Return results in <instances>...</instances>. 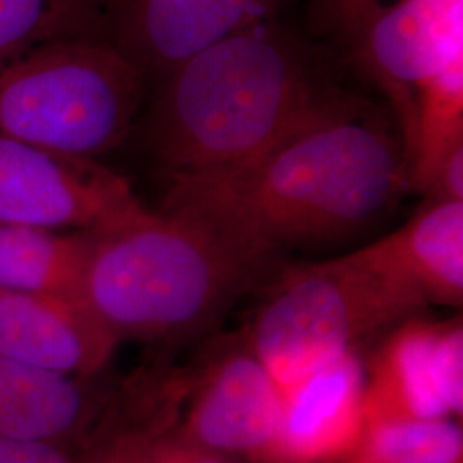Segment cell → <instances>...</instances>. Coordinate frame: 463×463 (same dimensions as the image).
Returning <instances> with one entry per match:
<instances>
[{"label":"cell","mask_w":463,"mask_h":463,"mask_svg":"<svg viewBox=\"0 0 463 463\" xmlns=\"http://www.w3.org/2000/svg\"><path fill=\"white\" fill-rule=\"evenodd\" d=\"M166 177L160 212L196 222L265 269L285 248L333 242L380 220L411 185V166L388 117L333 93L248 160Z\"/></svg>","instance_id":"cell-1"},{"label":"cell","mask_w":463,"mask_h":463,"mask_svg":"<svg viewBox=\"0 0 463 463\" xmlns=\"http://www.w3.org/2000/svg\"><path fill=\"white\" fill-rule=\"evenodd\" d=\"M160 81L143 139L166 175L241 164L333 95L298 43L269 21L201 50Z\"/></svg>","instance_id":"cell-2"},{"label":"cell","mask_w":463,"mask_h":463,"mask_svg":"<svg viewBox=\"0 0 463 463\" xmlns=\"http://www.w3.org/2000/svg\"><path fill=\"white\" fill-rule=\"evenodd\" d=\"M265 269L184 216L141 208L88 232L78 298L122 344L194 335Z\"/></svg>","instance_id":"cell-3"},{"label":"cell","mask_w":463,"mask_h":463,"mask_svg":"<svg viewBox=\"0 0 463 463\" xmlns=\"http://www.w3.org/2000/svg\"><path fill=\"white\" fill-rule=\"evenodd\" d=\"M146 83L112 40L34 47L0 62V134L97 160L133 131Z\"/></svg>","instance_id":"cell-4"},{"label":"cell","mask_w":463,"mask_h":463,"mask_svg":"<svg viewBox=\"0 0 463 463\" xmlns=\"http://www.w3.org/2000/svg\"><path fill=\"white\" fill-rule=\"evenodd\" d=\"M424 307L363 248L281 275L250 326L249 347L283 392Z\"/></svg>","instance_id":"cell-5"},{"label":"cell","mask_w":463,"mask_h":463,"mask_svg":"<svg viewBox=\"0 0 463 463\" xmlns=\"http://www.w3.org/2000/svg\"><path fill=\"white\" fill-rule=\"evenodd\" d=\"M141 208L129 181L97 160L0 134V223L88 233Z\"/></svg>","instance_id":"cell-6"},{"label":"cell","mask_w":463,"mask_h":463,"mask_svg":"<svg viewBox=\"0 0 463 463\" xmlns=\"http://www.w3.org/2000/svg\"><path fill=\"white\" fill-rule=\"evenodd\" d=\"M357 34L364 66L390 95L403 133L417 99L463 66V0H398Z\"/></svg>","instance_id":"cell-7"},{"label":"cell","mask_w":463,"mask_h":463,"mask_svg":"<svg viewBox=\"0 0 463 463\" xmlns=\"http://www.w3.org/2000/svg\"><path fill=\"white\" fill-rule=\"evenodd\" d=\"M462 411V321L403 325L378 352L365 378V424L448 419Z\"/></svg>","instance_id":"cell-8"},{"label":"cell","mask_w":463,"mask_h":463,"mask_svg":"<svg viewBox=\"0 0 463 463\" xmlns=\"http://www.w3.org/2000/svg\"><path fill=\"white\" fill-rule=\"evenodd\" d=\"M279 0H122L114 43L146 80L165 78L187 59L269 21Z\"/></svg>","instance_id":"cell-9"},{"label":"cell","mask_w":463,"mask_h":463,"mask_svg":"<svg viewBox=\"0 0 463 463\" xmlns=\"http://www.w3.org/2000/svg\"><path fill=\"white\" fill-rule=\"evenodd\" d=\"M118 345L81 298L0 292V359L93 380Z\"/></svg>","instance_id":"cell-10"},{"label":"cell","mask_w":463,"mask_h":463,"mask_svg":"<svg viewBox=\"0 0 463 463\" xmlns=\"http://www.w3.org/2000/svg\"><path fill=\"white\" fill-rule=\"evenodd\" d=\"M281 419V390L256 354L229 348L196 383L187 415L189 443L268 458Z\"/></svg>","instance_id":"cell-11"},{"label":"cell","mask_w":463,"mask_h":463,"mask_svg":"<svg viewBox=\"0 0 463 463\" xmlns=\"http://www.w3.org/2000/svg\"><path fill=\"white\" fill-rule=\"evenodd\" d=\"M364 390L355 350L283 390L280 428L268 460L331 463L350 457L365 430Z\"/></svg>","instance_id":"cell-12"},{"label":"cell","mask_w":463,"mask_h":463,"mask_svg":"<svg viewBox=\"0 0 463 463\" xmlns=\"http://www.w3.org/2000/svg\"><path fill=\"white\" fill-rule=\"evenodd\" d=\"M426 306L463 298V201L430 199L403 227L367 246Z\"/></svg>","instance_id":"cell-13"},{"label":"cell","mask_w":463,"mask_h":463,"mask_svg":"<svg viewBox=\"0 0 463 463\" xmlns=\"http://www.w3.org/2000/svg\"><path fill=\"white\" fill-rule=\"evenodd\" d=\"M95 380L66 378L0 359V439L71 447L101 409Z\"/></svg>","instance_id":"cell-14"},{"label":"cell","mask_w":463,"mask_h":463,"mask_svg":"<svg viewBox=\"0 0 463 463\" xmlns=\"http://www.w3.org/2000/svg\"><path fill=\"white\" fill-rule=\"evenodd\" d=\"M86 248V232L0 223V292L78 298Z\"/></svg>","instance_id":"cell-15"},{"label":"cell","mask_w":463,"mask_h":463,"mask_svg":"<svg viewBox=\"0 0 463 463\" xmlns=\"http://www.w3.org/2000/svg\"><path fill=\"white\" fill-rule=\"evenodd\" d=\"M122 0H0V62L62 40H112Z\"/></svg>","instance_id":"cell-16"},{"label":"cell","mask_w":463,"mask_h":463,"mask_svg":"<svg viewBox=\"0 0 463 463\" xmlns=\"http://www.w3.org/2000/svg\"><path fill=\"white\" fill-rule=\"evenodd\" d=\"M463 432L449 419L365 424L350 463H462Z\"/></svg>","instance_id":"cell-17"},{"label":"cell","mask_w":463,"mask_h":463,"mask_svg":"<svg viewBox=\"0 0 463 463\" xmlns=\"http://www.w3.org/2000/svg\"><path fill=\"white\" fill-rule=\"evenodd\" d=\"M0 463H76L71 448L50 443L0 439Z\"/></svg>","instance_id":"cell-18"},{"label":"cell","mask_w":463,"mask_h":463,"mask_svg":"<svg viewBox=\"0 0 463 463\" xmlns=\"http://www.w3.org/2000/svg\"><path fill=\"white\" fill-rule=\"evenodd\" d=\"M398 0H330L333 17L350 32L357 33L365 23Z\"/></svg>","instance_id":"cell-19"},{"label":"cell","mask_w":463,"mask_h":463,"mask_svg":"<svg viewBox=\"0 0 463 463\" xmlns=\"http://www.w3.org/2000/svg\"><path fill=\"white\" fill-rule=\"evenodd\" d=\"M151 445L145 436L128 434L103 448L88 463H151Z\"/></svg>","instance_id":"cell-20"},{"label":"cell","mask_w":463,"mask_h":463,"mask_svg":"<svg viewBox=\"0 0 463 463\" xmlns=\"http://www.w3.org/2000/svg\"><path fill=\"white\" fill-rule=\"evenodd\" d=\"M151 463H225L196 445H160L151 448Z\"/></svg>","instance_id":"cell-21"}]
</instances>
